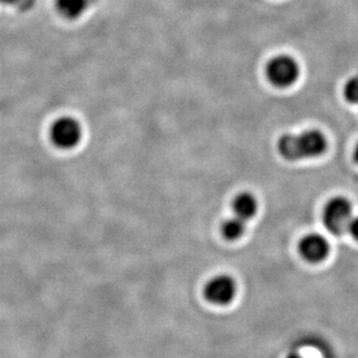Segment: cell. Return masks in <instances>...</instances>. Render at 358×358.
I'll use <instances>...</instances> for the list:
<instances>
[{"instance_id": "cell-1", "label": "cell", "mask_w": 358, "mask_h": 358, "mask_svg": "<svg viewBox=\"0 0 358 358\" xmlns=\"http://www.w3.org/2000/svg\"><path fill=\"white\" fill-rule=\"evenodd\" d=\"M278 152L284 159L296 160L310 159L324 155L327 150V139L319 130L284 135L278 143Z\"/></svg>"}, {"instance_id": "cell-2", "label": "cell", "mask_w": 358, "mask_h": 358, "mask_svg": "<svg viewBox=\"0 0 358 358\" xmlns=\"http://www.w3.org/2000/svg\"><path fill=\"white\" fill-rule=\"evenodd\" d=\"M352 218V202L343 196H335L329 199L322 211L324 227L335 236L347 232Z\"/></svg>"}, {"instance_id": "cell-3", "label": "cell", "mask_w": 358, "mask_h": 358, "mask_svg": "<svg viewBox=\"0 0 358 358\" xmlns=\"http://www.w3.org/2000/svg\"><path fill=\"white\" fill-rule=\"evenodd\" d=\"M266 75L271 84L276 87H289L299 77V66L294 58L280 55L268 63Z\"/></svg>"}, {"instance_id": "cell-4", "label": "cell", "mask_w": 358, "mask_h": 358, "mask_svg": "<svg viewBox=\"0 0 358 358\" xmlns=\"http://www.w3.org/2000/svg\"><path fill=\"white\" fill-rule=\"evenodd\" d=\"M237 283L230 275H217L206 284L204 297L217 306L230 305L237 294Z\"/></svg>"}, {"instance_id": "cell-5", "label": "cell", "mask_w": 358, "mask_h": 358, "mask_svg": "<svg viewBox=\"0 0 358 358\" xmlns=\"http://www.w3.org/2000/svg\"><path fill=\"white\" fill-rule=\"evenodd\" d=\"M50 137L55 145L59 149H73L80 142V125L71 117H61L51 127Z\"/></svg>"}, {"instance_id": "cell-6", "label": "cell", "mask_w": 358, "mask_h": 358, "mask_svg": "<svg viewBox=\"0 0 358 358\" xmlns=\"http://www.w3.org/2000/svg\"><path fill=\"white\" fill-rule=\"evenodd\" d=\"M298 250L305 261L310 264H320L327 259L331 247L327 239L321 234H310L301 240Z\"/></svg>"}, {"instance_id": "cell-7", "label": "cell", "mask_w": 358, "mask_h": 358, "mask_svg": "<svg viewBox=\"0 0 358 358\" xmlns=\"http://www.w3.org/2000/svg\"><path fill=\"white\" fill-rule=\"evenodd\" d=\"M257 206H259V203H257V197L248 192L238 194L232 203L234 216L239 217L240 220H245V222H248L257 215Z\"/></svg>"}, {"instance_id": "cell-8", "label": "cell", "mask_w": 358, "mask_h": 358, "mask_svg": "<svg viewBox=\"0 0 358 358\" xmlns=\"http://www.w3.org/2000/svg\"><path fill=\"white\" fill-rule=\"evenodd\" d=\"M246 232V222L240 220L239 217L234 216L227 218L222 224V234L229 241H236L243 237Z\"/></svg>"}, {"instance_id": "cell-9", "label": "cell", "mask_w": 358, "mask_h": 358, "mask_svg": "<svg viewBox=\"0 0 358 358\" xmlns=\"http://www.w3.org/2000/svg\"><path fill=\"white\" fill-rule=\"evenodd\" d=\"M87 0H57V8L68 19H77L87 8Z\"/></svg>"}, {"instance_id": "cell-10", "label": "cell", "mask_w": 358, "mask_h": 358, "mask_svg": "<svg viewBox=\"0 0 358 358\" xmlns=\"http://www.w3.org/2000/svg\"><path fill=\"white\" fill-rule=\"evenodd\" d=\"M345 96L347 101L358 105V75L349 79L345 86Z\"/></svg>"}, {"instance_id": "cell-11", "label": "cell", "mask_w": 358, "mask_h": 358, "mask_svg": "<svg viewBox=\"0 0 358 358\" xmlns=\"http://www.w3.org/2000/svg\"><path fill=\"white\" fill-rule=\"evenodd\" d=\"M349 232L352 234V238L358 241V216L354 217L349 227Z\"/></svg>"}, {"instance_id": "cell-12", "label": "cell", "mask_w": 358, "mask_h": 358, "mask_svg": "<svg viewBox=\"0 0 358 358\" xmlns=\"http://www.w3.org/2000/svg\"><path fill=\"white\" fill-rule=\"evenodd\" d=\"M287 358H305L301 355V354H298V352H291L289 355L287 356Z\"/></svg>"}, {"instance_id": "cell-13", "label": "cell", "mask_w": 358, "mask_h": 358, "mask_svg": "<svg viewBox=\"0 0 358 358\" xmlns=\"http://www.w3.org/2000/svg\"><path fill=\"white\" fill-rule=\"evenodd\" d=\"M354 159H355V162L358 164V143L357 145H356L355 151H354Z\"/></svg>"}, {"instance_id": "cell-14", "label": "cell", "mask_w": 358, "mask_h": 358, "mask_svg": "<svg viewBox=\"0 0 358 358\" xmlns=\"http://www.w3.org/2000/svg\"><path fill=\"white\" fill-rule=\"evenodd\" d=\"M17 0H0V3H15Z\"/></svg>"}]
</instances>
